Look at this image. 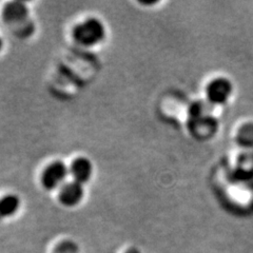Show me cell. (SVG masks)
<instances>
[{
  "label": "cell",
  "mask_w": 253,
  "mask_h": 253,
  "mask_svg": "<svg viewBox=\"0 0 253 253\" xmlns=\"http://www.w3.org/2000/svg\"><path fill=\"white\" fill-rule=\"evenodd\" d=\"M213 109L206 100L196 101L190 108L188 128L193 137L209 140L216 135L219 125L213 114Z\"/></svg>",
  "instance_id": "1"
},
{
  "label": "cell",
  "mask_w": 253,
  "mask_h": 253,
  "mask_svg": "<svg viewBox=\"0 0 253 253\" xmlns=\"http://www.w3.org/2000/svg\"><path fill=\"white\" fill-rule=\"evenodd\" d=\"M235 86L230 78L219 75L212 77L205 86V100L213 108L227 105L233 97Z\"/></svg>",
  "instance_id": "2"
},
{
  "label": "cell",
  "mask_w": 253,
  "mask_h": 253,
  "mask_svg": "<svg viewBox=\"0 0 253 253\" xmlns=\"http://www.w3.org/2000/svg\"><path fill=\"white\" fill-rule=\"evenodd\" d=\"M74 42L83 46H94L104 42L106 28L99 19L90 17L77 23L72 30Z\"/></svg>",
  "instance_id": "3"
},
{
  "label": "cell",
  "mask_w": 253,
  "mask_h": 253,
  "mask_svg": "<svg viewBox=\"0 0 253 253\" xmlns=\"http://www.w3.org/2000/svg\"><path fill=\"white\" fill-rule=\"evenodd\" d=\"M69 174V168L65 163L55 161L47 165L42 171L41 178L42 185L45 190H49V191H52V190L55 189H60L67 183L66 179Z\"/></svg>",
  "instance_id": "4"
},
{
  "label": "cell",
  "mask_w": 253,
  "mask_h": 253,
  "mask_svg": "<svg viewBox=\"0 0 253 253\" xmlns=\"http://www.w3.org/2000/svg\"><path fill=\"white\" fill-rule=\"evenodd\" d=\"M84 196V186L74 180L67 181L58 191V200L66 207H75L83 201Z\"/></svg>",
  "instance_id": "5"
},
{
  "label": "cell",
  "mask_w": 253,
  "mask_h": 253,
  "mask_svg": "<svg viewBox=\"0 0 253 253\" xmlns=\"http://www.w3.org/2000/svg\"><path fill=\"white\" fill-rule=\"evenodd\" d=\"M29 7L25 2H7L2 11V18L7 26H16L29 19Z\"/></svg>",
  "instance_id": "6"
},
{
  "label": "cell",
  "mask_w": 253,
  "mask_h": 253,
  "mask_svg": "<svg viewBox=\"0 0 253 253\" xmlns=\"http://www.w3.org/2000/svg\"><path fill=\"white\" fill-rule=\"evenodd\" d=\"M70 175L72 176V179L79 184H85L90 180L92 173H93V165L90 162L89 158L81 156L77 157L71 164L70 168Z\"/></svg>",
  "instance_id": "7"
},
{
  "label": "cell",
  "mask_w": 253,
  "mask_h": 253,
  "mask_svg": "<svg viewBox=\"0 0 253 253\" xmlns=\"http://www.w3.org/2000/svg\"><path fill=\"white\" fill-rule=\"evenodd\" d=\"M234 139L243 152H253V121L244 122L237 126Z\"/></svg>",
  "instance_id": "8"
},
{
  "label": "cell",
  "mask_w": 253,
  "mask_h": 253,
  "mask_svg": "<svg viewBox=\"0 0 253 253\" xmlns=\"http://www.w3.org/2000/svg\"><path fill=\"white\" fill-rule=\"evenodd\" d=\"M20 199L15 194H5L0 197V220L12 217L20 208Z\"/></svg>",
  "instance_id": "9"
},
{
  "label": "cell",
  "mask_w": 253,
  "mask_h": 253,
  "mask_svg": "<svg viewBox=\"0 0 253 253\" xmlns=\"http://www.w3.org/2000/svg\"><path fill=\"white\" fill-rule=\"evenodd\" d=\"M53 253H79V248L78 245L73 241L66 240L56 245Z\"/></svg>",
  "instance_id": "10"
},
{
  "label": "cell",
  "mask_w": 253,
  "mask_h": 253,
  "mask_svg": "<svg viewBox=\"0 0 253 253\" xmlns=\"http://www.w3.org/2000/svg\"><path fill=\"white\" fill-rule=\"evenodd\" d=\"M125 253H140V251L136 248H130V249L126 250Z\"/></svg>",
  "instance_id": "11"
},
{
  "label": "cell",
  "mask_w": 253,
  "mask_h": 253,
  "mask_svg": "<svg viewBox=\"0 0 253 253\" xmlns=\"http://www.w3.org/2000/svg\"><path fill=\"white\" fill-rule=\"evenodd\" d=\"M2 47H3V41H2V38L0 37V52H1Z\"/></svg>",
  "instance_id": "12"
},
{
  "label": "cell",
  "mask_w": 253,
  "mask_h": 253,
  "mask_svg": "<svg viewBox=\"0 0 253 253\" xmlns=\"http://www.w3.org/2000/svg\"><path fill=\"white\" fill-rule=\"evenodd\" d=\"M251 154H252V157H253V152H251Z\"/></svg>",
  "instance_id": "13"
}]
</instances>
